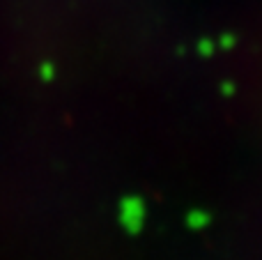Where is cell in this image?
<instances>
[{"instance_id":"obj_1","label":"cell","mask_w":262,"mask_h":260,"mask_svg":"<svg viewBox=\"0 0 262 260\" xmlns=\"http://www.w3.org/2000/svg\"><path fill=\"white\" fill-rule=\"evenodd\" d=\"M122 224L129 233H138L143 226V203L138 198H129L122 203Z\"/></svg>"}]
</instances>
